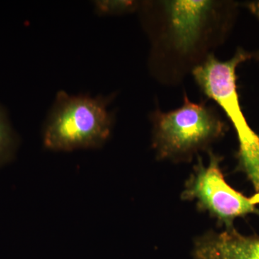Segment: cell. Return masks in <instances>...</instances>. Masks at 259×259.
Wrapping results in <instances>:
<instances>
[{
	"label": "cell",
	"mask_w": 259,
	"mask_h": 259,
	"mask_svg": "<svg viewBox=\"0 0 259 259\" xmlns=\"http://www.w3.org/2000/svg\"><path fill=\"white\" fill-rule=\"evenodd\" d=\"M110 101V97L59 92L44 126V147L55 151L101 147L113 126V113L107 109Z\"/></svg>",
	"instance_id": "277c9868"
},
{
	"label": "cell",
	"mask_w": 259,
	"mask_h": 259,
	"mask_svg": "<svg viewBox=\"0 0 259 259\" xmlns=\"http://www.w3.org/2000/svg\"><path fill=\"white\" fill-rule=\"evenodd\" d=\"M254 52L237 49L229 60H218L214 54L192 71L197 86L204 95L216 102L231 120L238 137L237 170L243 172L255 192H259V135L248 125L242 111L237 90L236 69Z\"/></svg>",
	"instance_id": "3957f363"
},
{
	"label": "cell",
	"mask_w": 259,
	"mask_h": 259,
	"mask_svg": "<svg viewBox=\"0 0 259 259\" xmlns=\"http://www.w3.org/2000/svg\"><path fill=\"white\" fill-rule=\"evenodd\" d=\"M207 166L198 157V163L186 182L181 194L183 200H197V209L207 212L215 218L219 226L226 230L235 228V220L256 214L259 217V192L247 197L228 185L223 175L221 163L222 156L209 150Z\"/></svg>",
	"instance_id": "5b68a950"
},
{
	"label": "cell",
	"mask_w": 259,
	"mask_h": 259,
	"mask_svg": "<svg viewBox=\"0 0 259 259\" xmlns=\"http://www.w3.org/2000/svg\"><path fill=\"white\" fill-rule=\"evenodd\" d=\"M240 4L214 0L143 1L141 21L151 44L148 67L158 82L180 84L226 41Z\"/></svg>",
	"instance_id": "6da1fadb"
},
{
	"label": "cell",
	"mask_w": 259,
	"mask_h": 259,
	"mask_svg": "<svg viewBox=\"0 0 259 259\" xmlns=\"http://www.w3.org/2000/svg\"><path fill=\"white\" fill-rule=\"evenodd\" d=\"M243 5L259 20V0L247 2ZM254 59L259 61V51L254 52Z\"/></svg>",
	"instance_id": "9c48e42d"
},
{
	"label": "cell",
	"mask_w": 259,
	"mask_h": 259,
	"mask_svg": "<svg viewBox=\"0 0 259 259\" xmlns=\"http://www.w3.org/2000/svg\"><path fill=\"white\" fill-rule=\"evenodd\" d=\"M193 259H259V236H245L233 228L221 233L209 231L197 237Z\"/></svg>",
	"instance_id": "8992f818"
},
{
	"label": "cell",
	"mask_w": 259,
	"mask_h": 259,
	"mask_svg": "<svg viewBox=\"0 0 259 259\" xmlns=\"http://www.w3.org/2000/svg\"><path fill=\"white\" fill-rule=\"evenodd\" d=\"M19 139L8 118L4 107L0 105V168L15 158Z\"/></svg>",
	"instance_id": "52a82bcc"
},
{
	"label": "cell",
	"mask_w": 259,
	"mask_h": 259,
	"mask_svg": "<svg viewBox=\"0 0 259 259\" xmlns=\"http://www.w3.org/2000/svg\"><path fill=\"white\" fill-rule=\"evenodd\" d=\"M93 4L97 15L110 16L130 14L138 11L141 2L132 0H97L94 2Z\"/></svg>",
	"instance_id": "ba28073f"
},
{
	"label": "cell",
	"mask_w": 259,
	"mask_h": 259,
	"mask_svg": "<svg viewBox=\"0 0 259 259\" xmlns=\"http://www.w3.org/2000/svg\"><path fill=\"white\" fill-rule=\"evenodd\" d=\"M182 106L150 115L152 148L156 158L176 163L190 162L196 153L208 151L226 134L228 126L214 107L191 101L185 94Z\"/></svg>",
	"instance_id": "7a4b0ae2"
}]
</instances>
